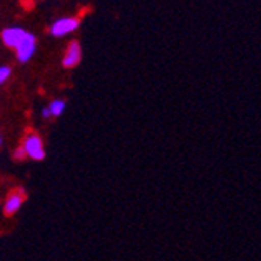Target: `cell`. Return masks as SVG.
Returning <instances> with one entry per match:
<instances>
[{
    "instance_id": "cell-3",
    "label": "cell",
    "mask_w": 261,
    "mask_h": 261,
    "mask_svg": "<svg viewBox=\"0 0 261 261\" xmlns=\"http://www.w3.org/2000/svg\"><path fill=\"white\" fill-rule=\"evenodd\" d=\"M79 29V20L74 19V17H63V19H58L52 23L50 27V33L57 38L60 36H64L70 32H74Z\"/></svg>"
},
{
    "instance_id": "cell-9",
    "label": "cell",
    "mask_w": 261,
    "mask_h": 261,
    "mask_svg": "<svg viewBox=\"0 0 261 261\" xmlns=\"http://www.w3.org/2000/svg\"><path fill=\"white\" fill-rule=\"evenodd\" d=\"M13 156H14V160H17V161H22V160H25L27 153H25V149H23V146H19V147H17L16 150H14Z\"/></svg>"
},
{
    "instance_id": "cell-11",
    "label": "cell",
    "mask_w": 261,
    "mask_h": 261,
    "mask_svg": "<svg viewBox=\"0 0 261 261\" xmlns=\"http://www.w3.org/2000/svg\"><path fill=\"white\" fill-rule=\"evenodd\" d=\"M0 146H2V136H0Z\"/></svg>"
},
{
    "instance_id": "cell-7",
    "label": "cell",
    "mask_w": 261,
    "mask_h": 261,
    "mask_svg": "<svg viewBox=\"0 0 261 261\" xmlns=\"http://www.w3.org/2000/svg\"><path fill=\"white\" fill-rule=\"evenodd\" d=\"M49 110H50V114H52V116L58 117V116H61V114L64 113V110H66V102H64V100H54V102H50Z\"/></svg>"
},
{
    "instance_id": "cell-4",
    "label": "cell",
    "mask_w": 261,
    "mask_h": 261,
    "mask_svg": "<svg viewBox=\"0 0 261 261\" xmlns=\"http://www.w3.org/2000/svg\"><path fill=\"white\" fill-rule=\"evenodd\" d=\"M23 200H25V193H23V189H14L11 191L5 200V205H4V213L7 216H13L19 211V208L22 206Z\"/></svg>"
},
{
    "instance_id": "cell-1",
    "label": "cell",
    "mask_w": 261,
    "mask_h": 261,
    "mask_svg": "<svg viewBox=\"0 0 261 261\" xmlns=\"http://www.w3.org/2000/svg\"><path fill=\"white\" fill-rule=\"evenodd\" d=\"M23 149H25V153L29 158L35 160V161H42L45 158V149H44V142L41 139V136L38 133H30L27 135V138L23 139Z\"/></svg>"
},
{
    "instance_id": "cell-6",
    "label": "cell",
    "mask_w": 261,
    "mask_h": 261,
    "mask_svg": "<svg viewBox=\"0 0 261 261\" xmlns=\"http://www.w3.org/2000/svg\"><path fill=\"white\" fill-rule=\"evenodd\" d=\"M82 60V49H80V44L77 41H72L69 44L67 50L64 54L63 58V66L64 67H75Z\"/></svg>"
},
{
    "instance_id": "cell-5",
    "label": "cell",
    "mask_w": 261,
    "mask_h": 261,
    "mask_svg": "<svg viewBox=\"0 0 261 261\" xmlns=\"http://www.w3.org/2000/svg\"><path fill=\"white\" fill-rule=\"evenodd\" d=\"M25 35H27V32L20 27H10L2 32V41L7 47L17 49V45L22 42L23 38H25Z\"/></svg>"
},
{
    "instance_id": "cell-8",
    "label": "cell",
    "mask_w": 261,
    "mask_h": 261,
    "mask_svg": "<svg viewBox=\"0 0 261 261\" xmlns=\"http://www.w3.org/2000/svg\"><path fill=\"white\" fill-rule=\"evenodd\" d=\"M11 75V69L8 66H0V85L5 83Z\"/></svg>"
},
{
    "instance_id": "cell-2",
    "label": "cell",
    "mask_w": 261,
    "mask_h": 261,
    "mask_svg": "<svg viewBox=\"0 0 261 261\" xmlns=\"http://www.w3.org/2000/svg\"><path fill=\"white\" fill-rule=\"evenodd\" d=\"M35 50H36V39L32 33L27 32L25 38L22 39V42L17 45V49H16L17 60L20 63H27L35 55Z\"/></svg>"
},
{
    "instance_id": "cell-10",
    "label": "cell",
    "mask_w": 261,
    "mask_h": 261,
    "mask_svg": "<svg viewBox=\"0 0 261 261\" xmlns=\"http://www.w3.org/2000/svg\"><path fill=\"white\" fill-rule=\"evenodd\" d=\"M50 116H52V114H50V110H49V107H45V108L42 110V117H44V119H49Z\"/></svg>"
}]
</instances>
